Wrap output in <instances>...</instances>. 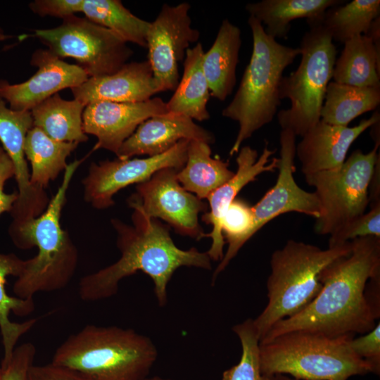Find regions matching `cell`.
<instances>
[{
    "instance_id": "1",
    "label": "cell",
    "mask_w": 380,
    "mask_h": 380,
    "mask_svg": "<svg viewBox=\"0 0 380 380\" xmlns=\"http://www.w3.org/2000/svg\"><path fill=\"white\" fill-rule=\"evenodd\" d=\"M350 242L349 254L322 270V286L315 298L300 312L276 323L260 343L295 330L338 337L364 334L375 327L376 319L365 289L370 278L380 274V237H360Z\"/></svg>"
},
{
    "instance_id": "2",
    "label": "cell",
    "mask_w": 380,
    "mask_h": 380,
    "mask_svg": "<svg viewBox=\"0 0 380 380\" xmlns=\"http://www.w3.org/2000/svg\"><path fill=\"white\" fill-rule=\"evenodd\" d=\"M133 226L118 219L111 220L118 233L117 246L121 255L114 263L83 277L79 294L84 301H97L115 295L120 281L138 271L148 275L154 284L159 305L167 302V288L174 272L180 267L211 269L207 252L196 248L182 250L172 241L170 227L133 208Z\"/></svg>"
},
{
    "instance_id": "3",
    "label": "cell",
    "mask_w": 380,
    "mask_h": 380,
    "mask_svg": "<svg viewBox=\"0 0 380 380\" xmlns=\"http://www.w3.org/2000/svg\"><path fill=\"white\" fill-rule=\"evenodd\" d=\"M84 159L68 163L61 184L44 212L34 218L12 220L8 226V235L18 248H37L34 257L25 260L13 286L15 297L31 299L39 292L62 289L74 276L78 251L68 232L62 228L61 216L70 182Z\"/></svg>"
},
{
    "instance_id": "4",
    "label": "cell",
    "mask_w": 380,
    "mask_h": 380,
    "mask_svg": "<svg viewBox=\"0 0 380 380\" xmlns=\"http://www.w3.org/2000/svg\"><path fill=\"white\" fill-rule=\"evenodd\" d=\"M157 356L151 338L132 329L87 324L58 347L51 363L84 380H144Z\"/></svg>"
},
{
    "instance_id": "5",
    "label": "cell",
    "mask_w": 380,
    "mask_h": 380,
    "mask_svg": "<svg viewBox=\"0 0 380 380\" xmlns=\"http://www.w3.org/2000/svg\"><path fill=\"white\" fill-rule=\"evenodd\" d=\"M253 37V51L239 88L223 117L238 122L239 129L229 151L232 156L242 143L271 122L281 106L280 84L283 72L300 55V49L279 44L265 32L253 16L248 19Z\"/></svg>"
},
{
    "instance_id": "6",
    "label": "cell",
    "mask_w": 380,
    "mask_h": 380,
    "mask_svg": "<svg viewBox=\"0 0 380 380\" xmlns=\"http://www.w3.org/2000/svg\"><path fill=\"white\" fill-rule=\"evenodd\" d=\"M351 247V242L347 241L322 249L290 239L273 252L267 281L268 302L253 319L260 341L276 323L300 312L315 298L322 286V270L336 258L349 254Z\"/></svg>"
},
{
    "instance_id": "7",
    "label": "cell",
    "mask_w": 380,
    "mask_h": 380,
    "mask_svg": "<svg viewBox=\"0 0 380 380\" xmlns=\"http://www.w3.org/2000/svg\"><path fill=\"white\" fill-rule=\"evenodd\" d=\"M354 334L330 337L295 330L259 343L260 369L266 375L289 374L298 380H347L373 372L351 350Z\"/></svg>"
},
{
    "instance_id": "8",
    "label": "cell",
    "mask_w": 380,
    "mask_h": 380,
    "mask_svg": "<svg viewBox=\"0 0 380 380\" xmlns=\"http://www.w3.org/2000/svg\"><path fill=\"white\" fill-rule=\"evenodd\" d=\"M310 30L301 40V60L297 69L283 76L281 100L288 99L291 106L277 113L281 129L303 137L320 121L326 89L333 77L337 50L320 21L308 23Z\"/></svg>"
},
{
    "instance_id": "9",
    "label": "cell",
    "mask_w": 380,
    "mask_h": 380,
    "mask_svg": "<svg viewBox=\"0 0 380 380\" xmlns=\"http://www.w3.org/2000/svg\"><path fill=\"white\" fill-rule=\"evenodd\" d=\"M379 146L367 153L357 149L338 169L304 175L321 206L314 226L317 234L331 236L365 213Z\"/></svg>"
},
{
    "instance_id": "10",
    "label": "cell",
    "mask_w": 380,
    "mask_h": 380,
    "mask_svg": "<svg viewBox=\"0 0 380 380\" xmlns=\"http://www.w3.org/2000/svg\"><path fill=\"white\" fill-rule=\"evenodd\" d=\"M34 35L59 58L75 59L89 77L115 73L133 54L118 34L75 15L56 27L36 30Z\"/></svg>"
},
{
    "instance_id": "11",
    "label": "cell",
    "mask_w": 380,
    "mask_h": 380,
    "mask_svg": "<svg viewBox=\"0 0 380 380\" xmlns=\"http://www.w3.org/2000/svg\"><path fill=\"white\" fill-rule=\"evenodd\" d=\"M190 141L182 139L169 151L146 158L91 163L82 182L85 201L94 208L106 209L114 204L113 197L120 189L144 182L165 168L179 170L186 161Z\"/></svg>"
},
{
    "instance_id": "12",
    "label": "cell",
    "mask_w": 380,
    "mask_h": 380,
    "mask_svg": "<svg viewBox=\"0 0 380 380\" xmlns=\"http://www.w3.org/2000/svg\"><path fill=\"white\" fill-rule=\"evenodd\" d=\"M177 171L174 168L158 171L148 180L137 184V193L127 202L130 208H139L150 218L162 219L177 233L199 240L204 233L198 223V214L208 207L182 187Z\"/></svg>"
},
{
    "instance_id": "13",
    "label": "cell",
    "mask_w": 380,
    "mask_h": 380,
    "mask_svg": "<svg viewBox=\"0 0 380 380\" xmlns=\"http://www.w3.org/2000/svg\"><path fill=\"white\" fill-rule=\"evenodd\" d=\"M191 6L164 4L156 19L151 22L146 37L148 61L160 91L175 90L178 85L179 63L184 59L191 44L200 37L191 27Z\"/></svg>"
},
{
    "instance_id": "14",
    "label": "cell",
    "mask_w": 380,
    "mask_h": 380,
    "mask_svg": "<svg viewBox=\"0 0 380 380\" xmlns=\"http://www.w3.org/2000/svg\"><path fill=\"white\" fill-rule=\"evenodd\" d=\"M30 64L38 69L27 80L11 84L0 80V98L12 110L30 111L59 91L78 87L89 78L77 64L65 62L48 49L36 50Z\"/></svg>"
},
{
    "instance_id": "15",
    "label": "cell",
    "mask_w": 380,
    "mask_h": 380,
    "mask_svg": "<svg viewBox=\"0 0 380 380\" xmlns=\"http://www.w3.org/2000/svg\"><path fill=\"white\" fill-rule=\"evenodd\" d=\"M296 135L289 129L280 132L279 174L275 184L252 206L254 224L253 236L270 221L280 215L296 212L315 219L321 214V206L315 192L301 189L296 182Z\"/></svg>"
},
{
    "instance_id": "16",
    "label": "cell",
    "mask_w": 380,
    "mask_h": 380,
    "mask_svg": "<svg viewBox=\"0 0 380 380\" xmlns=\"http://www.w3.org/2000/svg\"><path fill=\"white\" fill-rule=\"evenodd\" d=\"M32 127L30 111L12 110L0 98V141L13 163L18 185V197L10 213L13 220L37 217L44 212L50 201L45 189L35 187L30 182L24 144Z\"/></svg>"
},
{
    "instance_id": "17",
    "label": "cell",
    "mask_w": 380,
    "mask_h": 380,
    "mask_svg": "<svg viewBox=\"0 0 380 380\" xmlns=\"http://www.w3.org/2000/svg\"><path fill=\"white\" fill-rule=\"evenodd\" d=\"M167 113L166 102L158 97L137 103L93 102L83 111V130L97 138L93 150L103 148L116 154L141 123Z\"/></svg>"
},
{
    "instance_id": "18",
    "label": "cell",
    "mask_w": 380,
    "mask_h": 380,
    "mask_svg": "<svg viewBox=\"0 0 380 380\" xmlns=\"http://www.w3.org/2000/svg\"><path fill=\"white\" fill-rule=\"evenodd\" d=\"M277 151L268 147V142L262 152L258 156V151L249 146L241 147L236 157L237 170L234 177L222 184L207 198L210 210L202 216V220L213 227L212 231L204 234L203 237L212 239V244L207 251L210 260H221L224 256L223 247L225 241L223 238L221 221L229 205L236 198L239 191L249 182H253L256 177L263 172H274L277 170L279 158L270 157Z\"/></svg>"
},
{
    "instance_id": "19",
    "label": "cell",
    "mask_w": 380,
    "mask_h": 380,
    "mask_svg": "<svg viewBox=\"0 0 380 380\" xmlns=\"http://www.w3.org/2000/svg\"><path fill=\"white\" fill-rule=\"evenodd\" d=\"M379 120V110L352 127L332 125L320 120L296 145V156L301 163L303 174L341 167L352 144Z\"/></svg>"
},
{
    "instance_id": "20",
    "label": "cell",
    "mask_w": 380,
    "mask_h": 380,
    "mask_svg": "<svg viewBox=\"0 0 380 380\" xmlns=\"http://www.w3.org/2000/svg\"><path fill=\"white\" fill-rule=\"evenodd\" d=\"M182 139L198 140L210 144L215 141V137L191 118L167 113L153 116L141 123L115 155L121 160L134 156H155L169 151Z\"/></svg>"
},
{
    "instance_id": "21",
    "label": "cell",
    "mask_w": 380,
    "mask_h": 380,
    "mask_svg": "<svg viewBox=\"0 0 380 380\" xmlns=\"http://www.w3.org/2000/svg\"><path fill=\"white\" fill-rule=\"evenodd\" d=\"M70 89L74 99L85 106L101 101L142 102L160 92L148 60L127 63L113 74L89 77Z\"/></svg>"
},
{
    "instance_id": "22",
    "label": "cell",
    "mask_w": 380,
    "mask_h": 380,
    "mask_svg": "<svg viewBox=\"0 0 380 380\" xmlns=\"http://www.w3.org/2000/svg\"><path fill=\"white\" fill-rule=\"evenodd\" d=\"M241 34L238 26L223 20L213 45L203 56V70L210 96L220 101L232 94L236 82Z\"/></svg>"
},
{
    "instance_id": "23",
    "label": "cell",
    "mask_w": 380,
    "mask_h": 380,
    "mask_svg": "<svg viewBox=\"0 0 380 380\" xmlns=\"http://www.w3.org/2000/svg\"><path fill=\"white\" fill-rule=\"evenodd\" d=\"M25 260L14 253H0V331L4 348V357L1 367L10 362L15 345L20 337L28 332L37 323V319H30L23 322H13L9 316L12 312L15 315L24 317L34 310L33 298L22 299L9 296L6 290V278H16L21 273Z\"/></svg>"
},
{
    "instance_id": "24",
    "label": "cell",
    "mask_w": 380,
    "mask_h": 380,
    "mask_svg": "<svg viewBox=\"0 0 380 380\" xmlns=\"http://www.w3.org/2000/svg\"><path fill=\"white\" fill-rule=\"evenodd\" d=\"M339 0H262L250 3L246 10L266 25V34L276 39H288L291 22L305 18L307 23L320 21L325 11L343 4Z\"/></svg>"
},
{
    "instance_id": "25",
    "label": "cell",
    "mask_w": 380,
    "mask_h": 380,
    "mask_svg": "<svg viewBox=\"0 0 380 380\" xmlns=\"http://www.w3.org/2000/svg\"><path fill=\"white\" fill-rule=\"evenodd\" d=\"M203 53L201 43L187 49L182 78L175 93L166 103L168 113L185 115L198 121L210 118L207 105L210 93L203 70Z\"/></svg>"
},
{
    "instance_id": "26",
    "label": "cell",
    "mask_w": 380,
    "mask_h": 380,
    "mask_svg": "<svg viewBox=\"0 0 380 380\" xmlns=\"http://www.w3.org/2000/svg\"><path fill=\"white\" fill-rule=\"evenodd\" d=\"M229 162L219 157H211L210 144L198 140H191L186 161L177 171V177L182 187L196 194L201 198L208 196L231 179L234 173L228 168Z\"/></svg>"
},
{
    "instance_id": "27",
    "label": "cell",
    "mask_w": 380,
    "mask_h": 380,
    "mask_svg": "<svg viewBox=\"0 0 380 380\" xmlns=\"http://www.w3.org/2000/svg\"><path fill=\"white\" fill-rule=\"evenodd\" d=\"M85 106L79 100H65L56 94L30 110L33 127L58 141L85 142L88 140L82 125Z\"/></svg>"
},
{
    "instance_id": "28",
    "label": "cell",
    "mask_w": 380,
    "mask_h": 380,
    "mask_svg": "<svg viewBox=\"0 0 380 380\" xmlns=\"http://www.w3.org/2000/svg\"><path fill=\"white\" fill-rule=\"evenodd\" d=\"M336 59L334 82L359 87H380V53L367 35H357L343 43Z\"/></svg>"
},
{
    "instance_id": "29",
    "label": "cell",
    "mask_w": 380,
    "mask_h": 380,
    "mask_svg": "<svg viewBox=\"0 0 380 380\" xmlns=\"http://www.w3.org/2000/svg\"><path fill=\"white\" fill-rule=\"evenodd\" d=\"M78 144L54 140L40 129L33 127L27 132L24 144L25 158L32 166L31 184L44 189L65 170L68 165L67 158Z\"/></svg>"
},
{
    "instance_id": "30",
    "label": "cell",
    "mask_w": 380,
    "mask_h": 380,
    "mask_svg": "<svg viewBox=\"0 0 380 380\" xmlns=\"http://www.w3.org/2000/svg\"><path fill=\"white\" fill-rule=\"evenodd\" d=\"M320 120L348 127L362 114L375 110L380 103V87H359L330 82L327 87Z\"/></svg>"
},
{
    "instance_id": "31",
    "label": "cell",
    "mask_w": 380,
    "mask_h": 380,
    "mask_svg": "<svg viewBox=\"0 0 380 380\" xmlns=\"http://www.w3.org/2000/svg\"><path fill=\"white\" fill-rule=\"evenodd\" d=\"M85 18L118 34L125 42L146 48L151 22L132 13L119 0H83Z\"/></svg>"
},
{
    "instance_id": "32",
    "label": "cell",
    "mask_w": 380,
    "mask_h": 380,
    "mask_svg": "<svg viewBox=\"0 0 380 380\" xmlns=\"http://www.w3.org/2000/svg\"><path fill=\"white\" fill-rule=\"evenodd\" d=\"M379 16V0H353L328 8L320 23L332 40L344 43L357 35H365Z\"/></svg>"
},
{
    "instance_id": "33",
    "label": "cell",
    "mask_w": 380,
    "mask_h": 380,
    "mask_svg": "<svg viewBox=\"0 0 380 380\" xmlns=\"http://www.w3.org/2000/svg\"><path fill=\"white\" fill-rule=\"evenodd\" d=\"M232 330L240 340L241 356L238 364L223 372L222 380H274V375L261 372L260 340L253 319H247L234 325Z\"/></svg>"
},
{
    "instance_id": "34",
    "label": "cell",
    "mask_w": 380,
    "mask_h": 380,
    "mask_svg": "<svg viewBox=\"0 0 380 380\" xmlns=\"http://www.w3.org/2000/svg\"><path fill=\"white\" fill-rule=\"evenodd\" d=\"M370 236L380 237V204L371 207L369 212H365L331 235L329 247Z\"/></svg>"
},
{
    "instance_id": "35",
    "label": "cell",
    "mask_w": 380,
    "mask_h": 380,
    "mask_svg": "<svg viewBox=\"0 0 380 380\" xmlns=\"http://www.w3.org/2000/svg\"><path fill=\"white\" fill-rule=\"evenodd\" d=\"M36 348L30 342L16 347L10 362L1 367L0 380H27L28 372L33 365Z\"/></svg>"
},
{
    "instance_id": "36",
    "label": "cell",
    "mask_w": 380,
    "mask_h": 380,
    "mask_svg": "<svg viewBox=\"0 0 380 380\" xmlns=\"http://www.w3.org/2000/svg\"><path fill=\"white\" fill-rule=\"evenodd\" d=\"M349 346L359 357L367 361L372 367L373 373L380 371V323L369 332L357 338L353 337Z\"/></svg>"
},
{
    "instance_id": "37",
    "label": "cell",
    "mask_w": 380,
    "mask_h": 380,
    "mask_svg": "<svg viewBox=\"0 0 380 380\" xmlns=\"http://www.w3.org/2000/svg\"><path fill=\"white\" fill-rule=\"evenodd\" d=\"M82 4L83 0H35L30 3L29 7L39 16L64 19L82 12Z\"/></svg>"
},
{
    "instance_id": "38",
    "label": "cell",
    "mask_w": 380,
    "mask_h": 380,
    "mask_svg": "<svg viewBox=\"0 0 380 380\" xmlns=\"http://www.w3.org/2000/svg\"><path fill=\"white\" fill-rule=\"evenodd\" d=\"M15 177V167L12 160L2 146H0V215L11 213L18 199V191L11 194L4 191L6 182Z\"/></svg>"
},
{
    "instance_id": "39",
    "label": "cell",
    "mask_w": 380,
    "mask_h": 380,
    "mask_svg": "<svg viewBox=\"0 0 380 380\" xmlns=\"http://www.w3.org/2000/svg\"><path fill=\"white\" fill-rule=\"evenodd\" d=\"M27 380H84L79 375L62 367L49 363L32 365L29 370Z\"/></svg>"
},
{
    "instance_id": "40",
    "label": "cell",
    "mask_w": 380,
    "mask_h": 380,
    "mask_svg": "<svg viewBox=\"0 0 380 380\" xmlns=\"http://www.w3.org/2000/svg\"><path fill=\"white\" fill-rule=\"evenodd\" d=\"M366 300L376 319L380 316V274L370 278L365 289Z\"/></svg>"
},
{
    "instance_id": "41",
    "label": "cell",
    "mask_w": 380,
    "mask_h": 380,
    "mask_svg": "<svg viewBox=\"0 0 380 380\" xmlns=\"http://www.w3.org/2000/svg\"><path fill=\"white\" fill-rule=\"evenodd\" d=\"M370 207L380 204V156H379L369 186Z\"/></svg>"
},
{
    "instance_id": "42",
    "label": "cell",
    "mask_w": 380,
    "mask_h": 380,
    "mask_svg": "<svg viewBox=\"0 0 380 380\" xmlns=\"http://www.w3.org/2000/svg\"><path fill=\"white\" fill-rule=\"evenodd\" d=\"M274 380H298V379L285 376L284 374H275L274 375Z\"/></svg>"
},
{
    "instance_id": "43",
    "label": "cell",
    "mask_w": 380,
    "mask_h": 380,
    "mask_svg": "<svg viewBox=\"0 0 380 380\" xmlns=\"http://www.w3.org/2000/svg\"><path fill=\"white\" fill-rule=\"evenodd\" d=\"M12 37H13V36L6 34L4 32V30L1 28V27L0 26V42L7 40V39H11Z\"/></svg>"
},
{
    "instance_id": "44",
    "label": "cell",
    "mask_w": 380,
    "mask_h": 380,
    "mask_svg": "<svg viewBox=\"0 0 380 380\" xmlns=\"http://www.w3.org/2000/svg\"><path fill=\"white\" fill-rule=\"evenodd\" d=\"M144 380H172V379H165V378H162V377H160V376H152V377H147V378L144 379Z\"/></svg>"
},
{
    "instance_id": "45",
    "label": "cell",
    "mask_w": 380,
    "mask_h": 380,
    "mask_svg": "<svg viewBox=\"0 0 380 380\" xmlns=\"http://www.w3.org/2000/svg\"><path fill=\"white\" fill-rule=\"evenodd\" d=\"M1 367H0V378H1Z\"/></svg>"
}]
</instances>
